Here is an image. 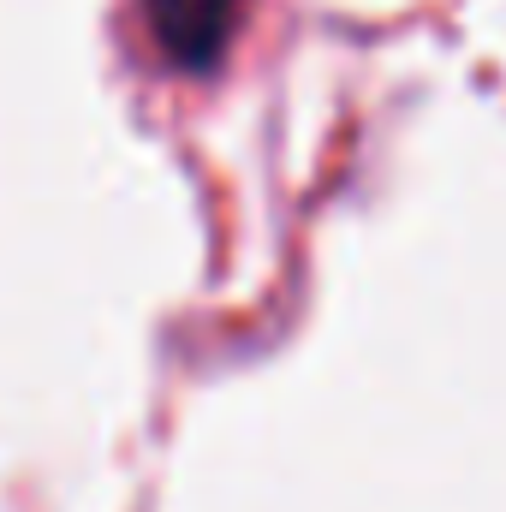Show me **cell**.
<instances>
[{
    "label": "cell",
    "mask_w": 506,
    "mask_h": 512,
    "mask_svg": "<svg viewBox=\"0 0 506 512\" xmlns=\"http://www.w3.org/2000/svg\"><path fill=\"white\" fill-rule=\"evenodd\" d=\"M143 6H149V24H155L161 48H167L179 66L197 72V66H209V60L227 48V36H233L245 0H143Z\"/></svg>",
    "instance_id": "cell-1"
}]
</instances>
